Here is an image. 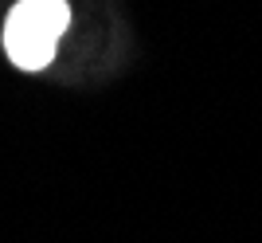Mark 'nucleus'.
<instances>
[{
  "mask_svg": "<svg viewBox=\"0 0 262 243\" xmlns=\"http://www.w3.org/2000/svg\"><path fill=\"white\" fill-rule=\"evenodd\" d=\"M67 24V0H20L4 20V51L20 71H43L55 59Z\"/></svg>",
  "mask_w": 262,
  "mask_h": 243,
  "instance_id": "obj_1",
  "label": "nucleus"
}]
</instances>
